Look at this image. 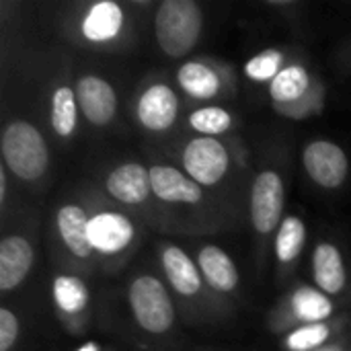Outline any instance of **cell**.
<instances>
[{
  "instance_id": "7a4b0ae2",
  "label": "cell",
  "mask_w": 351,
  "mask_h": 351,
  "mask_svg": "<svg viewBox=\"0 0 351 351\" xmlns=\"http://www.w3.org/2000/svg\"><path fill=\"white\" fill-rule=\"evenodd\" d=\"M2 154L8 169L25 179L35 181L47 169V146L37 128L27 121H12L2 136Z\"/></svg>"
},
{
  "instance_id": "7402d4cb",
  "label": "cell",
  "mask_w": 351,
  "mask_h": 351,
  "mask_svg": "<svg viewBox=\"0 0 351 351\" xmlns=\"http://www.w3.org/2000/svg\"><path fill=\"white\" fill-rule=\"evenodd\" d=\"M53 298H56V304L64 313L74 315V313L84 311L88 302V290L82 284V280L72 278V276H60L53 282Z\"/></svg>"
},
{
  "instance_id": "484cf974",
  "label": "cell",
  "mask_w": 351,
  "mask_h": 351,
  "mask_svg": "<svg viewBox=\"0 0 351 351\" xmlns=\"http://www.w3.org/2000/svg\"><path fill=\"white\" fill-rule=\"evenodd\" d=\"M327 337H329V327H325L323 323L306 325L288 337V348L292 351H315L321 343H325Z\"/></svg>"
},
{
  "instance_id": "e0dca14e",
  "label": "cell",
  "mask_w": 351,
  "mask_h": 351,
  "mask_svg": "<svg viewBox=\"0 0 351 351\" xmlns=\"http://www.w3.org/2000/svg\"><path fill=\"white\" fill-rule=\"evenodd\" d=\"M121 23H123V14L115 2H99L86 14L82 33L90 41H109L119 33Z\"/></svg>"
},
{
  "instance_id": "9a60e30c",
  "label": "cell",
  "mask_w": 351,
  "mask_h": 351,
  "mask_svg": "<svg viewBox=\"0 0 351 351\" xmlns=\"http://www.w3.org/2000/svg\"><path fill=\"white\" fill-rule=\"evenodd\" d=\"M162 267L173 288L183 296H193L202 290V276L195 263L179 247H167L162 253Z\"/></svg>"
},
{
  "instance_id": "2e32d148",
  "label": "cell",
  "mask_w": 351,
  "mask_h": 351,
  "mask_svg": "<svg viewBox=\"0 0 351 351\" xmlns=\"http://www.w3.org/2000/svg\"><path fill=\"white\" fill-rule=\"evenodd\" d=\"M315 280L319 288L327 294H337L346 286L343 259L337 247L323 243L315 251Z\"/></svg>"
},
{
  "instance_id": "5b68a950",
  "label": "cell",
  "mask_w": 351,
  "mask_h": 351,
  "mask_svg": "<svg viewBox=\"0 0 351 351\" xmlns=\"http://www.w3.org/2000/svg\"><path fill=\"white\" fill-rule=\"evenodd\" d=\"M284 210V181L274 171H263L253 185L251 218L257 232L267 234L280 224Z\"/></svg>"
},
{
  "instance_id": "ffe728a7",
  "label": "cell",
  "mask_w": 351,
  "mask_h": 351,
  "mask_svg": "<svg viewBox=\"0 0 351 351\" xmlns=\"http://www.w3.org/2000/svg\"><path fill=\"white\" fill-rule=\"evenodd\" d=\"M292 306H294L296 317L306 321L308 325H317V323L325 321L327 317H331V313H333L331 300L313 288H300L292 298Z\"/></svg>"
},
{
  "instance_id": "3957f363",
  "label": "cell",
  "mask_w": 351,
  "mask_h": 351,
  "mask_svg": "<svg viewBox=\"0 0 351 351\" xmlns=\"http://www.w3.org/2000/svg\"><path fill=\"white\" fill-rule=\"evenodd\" d=\"M130 304L138 325L148 333H165L173 327L175 308L165 286L156 278H138L130 288Z\"/></svg>"
},
{
  "instance_id": "9c48e42d",
  "label": "cell",
  "mask_w": 351,
  "mask_h": 351,
  "mask_svg": "<svg viewBox=\"0 0 351 351\" xmlns=\"http://www.w3.org/2000/svg\"><path fill=\"white\" fill-rule=\"evenodd\" d=\"M177 95L167 84H154L142 95L138 103V117L144 128L152 132H162L171 128L177 119Z\"/></svg>"
},
{
  "instance_id": "d6986e66",
  "label": "cell",
  "mask_w": 351,
  "mask_h": 351,
  "mask_svg": "<svg viewBox=\"0 0 351 351\" xmlns=\"http://www.w3.org/2000/svg\"><path fill=\"white\" fill-rule=\"evenodd\" d=\"M311 86L308 72L302 66H288L271 80V97L278 105H294Z\"/></svg>"
},
{
  "instance_id": "44dd1931",
  "label": "cell",
  "mask_w": 351,
  "mask_h": 351,
  "mask_svg": "<svg viewBox=\"0 0 351 351\" xmlns=\"http://www.w3.org/2000/svg\"><path fill=\"white\" fill-rule=\"evenodd\" d=\"M304 239H306V228L302 224L300 218H294V216H288L284 218L282 226H280V232L276 237V255L280 261L284 263H290L294 261L302 247H304Z\"/></svg>"
},
{
  "instance_id": "f1b7e54d",
  "label": "cell",
  "mask_w": 351,
  "mask_h": 351,
  "mask_svg": "<svg viewBox=\"0 0 351 351\" xmlns=\"http://www.w3.org/2000/svg\"><path fill=\"white\" fill-rule=\"evenodd\" d=\"M315 351H343L339 346H331V348H321V350H315Z\"/></svg>"
},
{
  "instance_id": "7c38bea8",
  "label": "cell",
  "mask_w": 351,
  "mask_h": 351,
  "mask_svg": "<svg viewBox=\"0 0 351 351\" xmlns=\"http://www.w3.org/2000/svg\"><path fill=\"white\" fill-rule=\"evenodd\" d=\"M109 193L123 204H142L152 191L150 171L138 162H125L107 177Z\"/></svg>"
},
{
  "instance_id": "4316f807",
  "label": "cell",
  "mask_w": 351,
  "mask_h": 351,
  "mask_svg": "<svg viewBox=\"0 0 351 351\" xmlns=\"http://www.w3.org/2000/svg\"><path fill=\"white\" fill-rule=\"evenodd\" d=\"M19 335V321L16 317L6 311L0 308V351H8L12 348L14 339Z\"/></svg>"
},
{
  "instance_id": "52a82bcc",
  "label": "cell",
  "mask_w": 351,
  "mask_h": 351,
  "mask_svg": "<svg viewBox=\"0 0 351 351\" xmlns=\"http://www.w3.org/2000/svg\"><path fill=\"white\" fill-rule=\"evenodd\" d=\"M76 99L86 119L95 125H105L113 119L117 109L115 90L99 76H84L76 82Z\"/></svg>"
},
{
  "instance_id": "277c9868",
  "label": "cell",
  "mask_w": 351,
  "mask_h": 351,
  "mask_svg": "<svg viewBox=\"0 0 351 351\" xmlns=\"http://www.w3.org/2000/svg\"><path fill=\"white\" fill-rule=\"evenodd\" d=\"M183 165L195 183L216 185L228 171V152L216 138H195L183 152Z\"/></svg>"
},
{
  "instance_id": "30bf717a",
  "label": "cell",
  "mask_w": 351,
  "mask_h": 351,
  "mask_svg": "<svg viewBox=\"0 0 351 351\" xmlns=\"http://www.w3.org/2000/svg\"><path fill=\"white\" fill-rule=\"evenodd\" d=\"M150 185L158 199L171 204H197L202 199V187L191 177L173 167L156 165L150 169Z\"/></svg>"
},
{
  "instance_id": "ac0fdd59",
  "label": "cell",
  "mask_w": 351,
  "mask_h": 351,
  "mask_svg": "<svg viewBox=\"0 0 351 351\" xmlns=\"http://www.w3.org/2000/svg\"><path fill=\"white\" fill-rule=\"evenodd\" d=\"M177 80L181 84V88L195 97V99H212L218 88H220V80L218 74L214 70H210L208 66L199 64V62H187L179 68Z\"/></svg>"
},
{
  "instance_id": "8992f818",
  "label": "cell",
  "mask_w": 351,
  "mask_h": 351,
  "mask_svg": "<svg viewBox=\"0 0 351 351\" xmlns=\"http://www.w3.org/2000/svg\"><path fill=\"white\" fill-rule=\"evenodd\" d=\"M304 169L315 183L327 189H335L346 181L350 162L346 152L337 144L317 140L304 150Z\"/></svg>"
},
{
  "instance_id": "d4e9b609",
  "label": "cell",
  "mask_w": 351,
  "mask_h": 351,
  "mask_svg": "<svg viewBox=\"0 0 351 351\" xmlns=\"http://www.w3.org/2000/svg\"><path fill=\"white\" fill-rule=\"evenodd\" d=\"M284 62V56L278 51V49H267L259 56H255L253 60L247 62L245 66V72L249 78L253 80H274L284 68H280Z\"/></svg>"
},
{
  "instance_id": "5bb4252c",
  "label": "cell",
  "mask_w": 351,
  "mask_h": 351,
  "mask_svg": "<svg viewBox=\"0 0 351 351\" xmlns=\"http://www.w3.org/2000/svg\"><path fill=\"white\" fill-rule=\"evenodd\" d=\"M199 267L206 282L220 292H232L239 286L237 265L220 247H204L199 253Z\"/></svg>"
},
{
  "instance_id": "603a6c76",
  "label": "cell",
  "mask_w": 351,
  "mask_h": 351,
  "mask_svg": "<svg viewBox=\"0 0 351 351\" xmlns=\"http://www.w3.org/2000/svg\"><path fill=\"white\" fill-rule=\"evenodd\" d=\"M51 123L60 136H70L76 128V95L62 86L51 99Z\"/></svg>"
},
{
  "instance_id": "f546056e",
  "label": "cell",
  "mask_w": 351,
  "mask_h": 351,
  "mask_svg": "<svg viewBox=\"0 0 351 351\" xmlns=\"http://www.w3.org/2000/svg\"><path fill=\"white\" fill-rule=\"evenodd\" d=\"M78 351H97V346H95V343H88V346H84L82 350Z\"/></svg>"
},
{
  "instance_id": "cb8c5ba5",
  "label": "cell",
  "mask_w": 351,
  "mask_h": 351,
  "mask_svg": "<svg viewBox=\"0 0 351 351\" xmlns=\"http://www.w3.org/2000/svg\"><path fill=\"white\" fill-rule=\"evenodd\" d=\"M230 113L224 111L222 107H204L191 113L189 123L193 130L214 138L218 134H224L230 128Z\"/></svg>"
},
{
  "instance_id": "ba28073f",
  "label": "cell",
  "mask_w": 351,
  "mask_h": 351,
  "mask_svg": "<svg viewBox=\"0 0 351 351\" xmlns=\"http://www.w3.org/2000/svg\"><path fill=\"white\" fill-rule=\"evenodd\" d=\"M88 239H90V245L95 251H101L105 255H113L132 243L134 224L121 214L105 212V214L90 218Z\"/></svg>"
},
{
  "instance_id": "6da1fadb",
  "label": "cell",
  "mask_w": 351,
  "mask_h": 351,
  "mask_svg": "<svg viewBox=\"0 0 351 351\" xmlns=\"http://www.w3.org/2000/svg\"><path fill=\"white\" fill-rule=\"evenodd\" d=\"M202 21V8L193 0H165L154 21L160 49L171 58L189 53L199 39Z\"/></svg>"
},
{
  "instance_id": "8fae6325",
  "label": "cell",
  "mask_w": 351,
  "mask_h": 351,
  "mask_svg": "<svg viewBox=\"0 0 351 351\" xmlns=\"http://www.w3.org/2000/svg\"><path fill=\"white\" fill-rule=\"evenodd\" d=\"M33 265V249L23 237H6L0 243V290L16 288Z\"/></svg>"
},
{
  "instance_id": "4fadbf2b",
  "label": "cell",
  "mask_w": 351,
  "mask_h": 351,
  "mask_svg": "<svg viewBox=\"0 0 351 351\" xmlns=\"http://www.w3.org/2000/svg\"><path fill=\"white\" fill-rule=\"evenodd\" d=\"M88 218L78 206H64L58 212V230L66 247L76 257H88L95 249L88 239Z\"/></svg>"
},
{
  "instance_id": "83f0119b",
  "label": "cell",
  "mask_w": 351,
  "mask_h": 351,
  "mask_svg": "<svg viewBox=\"0 0 351 351\" xmlns=\"http://www.w3.org/2000/svg\"><path fill=\"white\" fill-rule=\"evenodd\" d=\"M4 193H6V177L4 171H0V202L4 199Z\"/></svg>"
}]
</instances>
